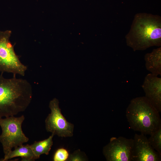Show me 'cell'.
Instances as JSON below:
<instances>
[{"label":"cell","mask_w":161,"mask_h":161,"mask_svg":"<svg viewBox=\"0 0 161 161\" xmlns=\"http://www.w3.org/2000/svg\"><path fill=\"white\" fill-rule=\"evenodd\" d=\"M16 75L6 78L0 75V118L24 111L31 101V85L26 80Z\"/></svg>","instance_id":"1"},{"label":"cell","mask_w":161,"mask_h":161,"mask_svg":"<svg viewBox=\"0 0 161 161\" xmlns=\"http://www.w3.org/2000/svg\"><path fill=\"white\" fill-rule=\"evenodd\" d=\"M125 38L127 45L134 51L161 45V18L146 13L136 14Z\"/></svg>","instance_id":"2"},{"label":"cell","mask_w":161,"mask_h":161,"mask_svg":"<svg viewBox=\"0 0 161 161\" xmlns=\"http://www.w3.org/2000/svg\"><path fill=\"white\" fill-rule=\"evenodd\" d=\"M126 115L131 129L145 135H151L161 126L159 112L145 96L132 99Z\"/></svg>","instance_id":"3"},{"label":"cell","mask_w":161,"mask_h":161,"mask_svg":"<svg viewBox=\"0 0 161 161\" xmlns=\"http://www.w3.org/2000/svg\"><path fill=\"white\" fill-rule=\"evenodd\" d=\"M25 119L24 115L16 117L11 116L3 118H0V126L2 133L0 135L4 154L6 156L13 148L23 145L29 141L22 130L21 126Z\"/></svg>","instance_id":"4"},{"label":"cell","mask_w":161,"mask_h":161,"mask_svg":"<svg viewBox=\"0 0 161 161\" xmlns=\"http://www.w3.org/2000/svg\"><path fill=\"white\" fill-rule=\"evenodd\" d=\"M11 31L0 30V72L24 76L27 67L20 61L10 40Z\"/></svg>","instance_id":"5"},{"label":"cell","mask_w":161,"mask_h":161,"mask_svg":"<svg viewBox=\"0 0 161 161\" xmlns=\"http://www.w3.org/2000/svg\"><path fill=\"white\" fill-rule=\"evenodd\" d=\"M59 103L56 98L50 101L49 107L51 112L45 120L46 129L54 135L61 137H72L74 125L68 122L62 115Z\"/></svg>","instance_id":"6"},{"label":"cell","mask_w":161,"mask_h":161,"mask_svg":"<svg viewBox=\"0 0 161 161\" xmlns=\"http://www.w3.org/2000/svg\"><path fill=\"white\" fill-rule=\"evenodd\" d=\"M133 139L123 137L111 138L103 152L107 161H132Z\"/></svg>","instance_id":"7"},{"label":"cell","mask_w":161,"mask_h":161,"mask_svg":"<svg viewBox=\"0 0 161 161\" xmlns=\"http://www.w3.org/2000/svg\"><path fill=\"white\" fill-rule=\"evenodd\" d=\"M145 135L142 133L135 134L132 161H160L161 155L152 148Z\"/></svg>","instance_id":"8"},{"label":"cell","mask_w":161,"mask_h":161,"mask_svg":"<svg viewBox=\"0 0 161 161\" xmlns=\"http://www.w3.org/2000/svg\"><path fill=\"white\" fill-rule=\"evenodd\" d=\"M145 96L160 113L161 112V78L151 73L145 76L142 85Z\"/></svg>","instance_id":"9"},{"label":"cell","mask_w":161,"mask_h":161,"mask_svg":"<svg viewBox=\"0 0 161 161\" xmlns=\"http://www.w3.org/2000/svg\"><path fill=\"white\" fill-rule=\"evenodd\" d=\"M147 70L153 75H161V47L154 49L144 56Z\"/></svg>","instance_id":"10"},{"label":"cell","mask_w":161,"mask_h":161,"mask_svg":"<svg viewBox=\"0 0 161 161\" xmlns=\"http://www.w3.org/2000/svg\"><path fill=\"white\" fill-rule=\"evenodd\" d=\"M21 157L23 161H33L37 159L30 145H22L14 148L0 161H6L13 158Z\"/></svg>","instance_id":"11"},{"label":"cell","mask_w":161,"mask_h":161,"mask_svg":"<svg viewBox=\"0 0 161 161\" xmlns=\"http://www.w3.org/2000/svg\"><path fill=\"white\" fill-rule=\"evenodd\" d=\"M54 135L53 134L48 138L39 141H35L30 145V147L36 159L39 158L42 154L47 155L53 144L52 138Z\"/></svg>","instance_id":"12"},{"label":"cell","mask_w":161,"mask_h":161,"mask_svg":"<svg viewBox=\"0 0 161 161\" xmlns=\"http://www.w3.org/2000/svg\"><path fill=\"white\" fill-rule=\"evenodd\" d=\"M148 139L152 148L161 155V126Z\"/></svg>","instance_id":"13"},{"label":"cell","mask_w":161,"mask_h":161,"mask_svg":"<svg viewBox=\"0 0 161 161\" xmlns=\"http://www.w3.org/2000/svg\"><path fill=\"white\" fill-rule=\"evenodd\" d=\"M68 151L64 148L58 149L53 157L54 161H65L67 160L69 156Z\"/></svg>","instance_id":"14"},{"label":"cell","mask_w":161,"mask_h":161,"mask_svg":"<svg viewBox=\"0 0 161 161\" xmlns=\"http://www.w3.org/2000/svg\"><path fill=\"white\" fill-rule=\"evenodd\" d=\"M87 158L85 154L78 150L70 154L67 161H76L86 160Z\"/></svg>","instance_id":"15"},{"label":"cell","mask_w":161,"mask_h":161,"mask_svg":"<svg viewBox=\"0 0 161 161\" xmlns=\"http://www.w3.org/2000/svg\"></svg>","instance_id":"16"}]
</instances>
